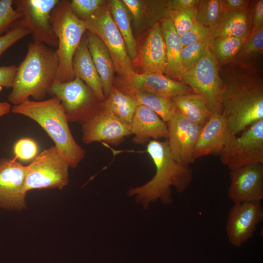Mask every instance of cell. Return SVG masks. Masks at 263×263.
<instances>
[{
  "label": "cell",
  "mask_w": 263,
  "mask_h": 263,
  "mask_svg": "<svg viewBox=\"0 0 263 263\" xmlns=\"http://www.w3.org/2000/svg\"><path fill=\"white\" fill-rule=\"evenodd\" d=\"M220 72L223 82L221 114L236 136L263 119V79L253 63L233 59Z\"/></svg>",
  "instance_id": "1"
},
{
  "label": "cell",
  "mask_w": 263,
  "mask_h": 263,
  "mask_svg": "<svg viewBox=\"0 0 263 263\" xmlns=\"http://www.w3.org/2000/svg\"><path fill=\"white\" fill-rule=\"evenodd\" d=\"M146 151L155 165V175L143 186L131 188L128 194L136 195V201L146 208L158 199L164 204H169L172 201L171 187L180 193L184 192L192 181V170L173 159L167 140L150 141Z\"/></svg>",
  "instance_id": "2"
},
{
  "label": "cell",
  "mask_w": 263,
  "mask_h": 263,
  "mask_svg": "<svg viewBox=\"0 0 263 263\" xmlns=\"http://www.w3.org/2000/svg\"><path fill=\"white\" fill-rule=\"evenodd\" d=\"M58 65L56 50L42 43L30 42L25 58L17 67L9 101L17 105L30 97L44 100L56 80Z\"/></svg>",
  "instance_id": "3"
},
{
  "label": "cell",
  "mask_w": 263,
  "mask_h": 263,
  "mask_svg": "<svg viewBox=\"0 0 263 263\" xmlns=\"http://www.w3.org/2000/svg\"><path fill=\"white\" fill-rule=\"evenodd\" d=\"M11 111L38 123L53 141L70 167H77L84 159L85 151L74 138L62 103L57 97L41 101L28 99L14 105Z\"/></svg>",
  "instance_id": "4"
},
{
  "label": "cell",
  "mask_w": 263,
  "mask_h": 263,
  "mask_svg": "<svg viewBox=\"0 0 263 263\" xmlns=\"http://www.w3.org/2000/svg\"><path fill=\"white\" fill-rule=\"evenodd\" d=\"M51 23L58 39L56 50L59 59L56 80L64 82L75 77L73 59L87 30L84 21L72 11L70 1L59 0L51 14Z\"/></svg>",
  "instance_id": "5"
},
{
  "label": "cell",
  "mask_w": 263,
  "mask_h": 263,
  "mask_svg": "<svg viewBox=\"0 0 263 263\" xmlns=\"http://www.w3.org/2000/svg\"><path fill=\"white\" fill-rule=\"evenodd\" d=\"M219 66L209 44L197 63L184 72L181 79L194 94L203 97L211 114H221L223 82Z\"/></svg>",
  "instance_id": "6"
},
{
  "label": "cell",
  "mask_w": 263,
  "mask_h": 263,
  "mask_svg": "<svg viewBox=\"0 0 263 263\" xmlns=\"http://www.w3.org/2000/svg\"><path fill=\"white\" fill-rule=\"evenodd\" d=\"M27 166L25 190L61 189L69 183V165L56 146L43 150Z\"/></svg>",
  "instance_id": "7"
},
{
  "label": "cell",
  "mask_w": 263,
  "mask_h": 263,
  "mask_svg": "<svg viewBox=\"0 0 263 263\" xmlns=\"http://www.w3.org/2000/svg\"><path fill=\"white\" fill-rule=\"evenodd\" d=\"M50 94L60 100L68 121L80 124L94 115L102 103L91 89L76 76L64 82L56 80Z\"/></svg>",
  "instance_id": "8"
},
{
  "label": "cell",
  "mask_w": 263,
  "mask_h": 263,
  "mask_svg": "<svg viewBox=\"0 0 263 263\" xmlns=\"http://www.w3.org/2000/svg\"><path fill=\"white\" fill-rule=\"evenodd\" d=\"M83 21L89 32L97 36L108 49L117 72L124 77L133 72L124 40L110 11L100 8Z\"/></svg>",
  "instance_id": "9"
},
{
  "label": "cell",
  "mask_w": 263,
  "mask_h": 263,
  "mask_svg": "<svg viewBox=\"0 0 263 263\" xmlns=\"http://www.w3.org/2000/svg\"><path fill=\"white\" fill-rule=\"evenodd\" d=\"M220 156L221 163L229 170L263 164V119L234 136Z\"/></svg>",
  "instance_id": "10"
},
{
  "label": "cell",
  "mask_w": 263,
  "mask_h": 263,
  "mask_svg": "<svg viewBox=\"0 0 263 263\" xmlns=\"http://www.w3.org/2000/svg\"><path fill=\"white\" fill-rule=\"evenodd\" d=\"M59 0H16L13 5L23 14L18 20L28 28L33 41L57 48L58 39L51 23V14Z\"/></svg>",
  "instance_id": "11"
},
{
  "label": "cell",
  "mask_w": 263,
  "mask_h": 263,
  "mask_svg": "<svg viewBox=\"0 0 263 263\" xmlns=\"http://www.w3.org/2000/svg\"><path fill=\"white\" fill-rule=\"evenodd\" d=\"M130 94L137 93H150L173 98L194 93L183 83L172 79L163 74L151 73L137 74L132 72L116 87Z\"/></svg>",
  "instance_id": "12"
},
{
  "label": "cell",
  "mask_w": 263,
  "mask_h": 263,
  "mask_svg": "<svg viewBox=\"0 0 263 263\" xmlns=\"http://www.w3.org/2000/svg\"><path fill=\"white\" fill-rule=\"evenodd\" d=\"M27 166L16 158L0 160V207L19 210L26 207Z\"/></svg>",
  "instance_id": "13"
},
{
  "label": "cell",
  "mask_w": 263,
  "mask_h": 263,
  "mask_svg": "<svg viewBox=\"0 0 263 263\" xmlns=\"http://www.w3.org/2000/svg\"><path fill=\"white\" fill-rule=\"evenodd\" d=\"M167 141L173 159L185 166L193 163L195 146L203 126L195 124L177 112L167 123Z\"/></svg>",
  "instance_id": "14"
},
{
  "label": "cell",
  "mask_w": 263,
  "mask_h": 263,
  "mask_svg": "<svg viewBox=\"0 0 263 263\" xmlns=\"http://www.w3.org/2000/svg\"><path fill=\"white\" fill-rule=\"evenodd\" d=\"M81 125L82 141L87 144L103 142L117 146L131 135L130 125L124 123L102 107Z\"/></svg>",
  "instance_id": "15"
},
{
  "label": "cell",
  "mask_w": 263,
  "mask_h": 263,
  "mask_svg": "<svg viewBox=\"0 0 263 263\" xmlns=\"http://www.w3.org/2000/svg\"><path fill=\"white\" fill-rule=\"evenodd\" d=\"M263 220L261 202L234 204L229 210L225 230L229 243L236 247L252 237L257 225Z\"/></svg>",
  "instance_id": "16"
},
{
  "label": "cell",
  "mask_w": 263,
  "mask_h": 263,
  "mask_svg": "<svg viewBox=\"0 0 263 263\" xmlns=\"http://www.w3.org/2000/svg\"><path fill=\"white\" fill-rule=\"evenodd\" d=\"M229 199L234 204L263 199V164H253L229 170Z\"/></svg>",
  "instance_id": "17"
},
{
  "label": "cell",
  "mask_w": 263,
  "mask_h": 263,
  "mask_svg": "<svg viewBox=\"0 0 263 263\" xmlns=\"http://www.w3.org/2000/svg\"><path fill=\"white\" fill-rule=\"evenodd\" d=\"M221 114H212L203 126L194 150V158L211 155H221L233 137Z\"/></svg>",
  "instance_id": "18"
},
{
  "label": "cell",
  "mask_w": 263,
  "mask_h": 263,
  "mask_svg": "<svg viewBox=\"0 0 263 263\" xmlns=\"http://www.w3.org/2000/svg\"><path fill=\"white\" fill-rule=\"evenodd\" d=\"M132 142L147 144L152 140H159L168 136L167 123L149 108L139 105L130 125Z\"/></svg>",
  "instance_id": "19"
},
{
  "label": "cell",
  "mask_w": 263,
  "mask_h": 263,
  "mask_svg": "<svg viewBox=\"0 0 263 263\" xmlns=\"http://www.w3.org/2000/svg\"><path fill=\"white\" fill-rule=\"evenodd\" d=\"M141 64L145 73L165 74L167 57L159 22L154 23L141 50Z\"/></svg>",
  "instance_id": "20"
},
{
  "label": "cell",
  "mask_w": 263,
  "mask_h": 263,
  "mask_svg": "<svg viewBox=\"0 0 263 263\" xmlns=\"http://www.w3.org/2000/svg\"><path fill=\"white\" fill-rule=\"evenodd\" d=\"M73 66L75 76L82 80L103 102L105 97L102 82L89 50L87 38H82L75 52Z\"/></svg>",
  "instance_id": "21"
},
{
  "label": "cell",
  "mask_w": 263,
  "mask_h": 263,
  "mask_svg": "<svg viewBox=\"0 0 263 263\" xmlns=\"http://www.w3.org/2000/svg\"><path fill=\"white\" fill-rule=\"evenodd\" d=\"M87 39L89 50L102 82L106 99L113 87V61L108 49L97 36L89 32Z\"/></svg>",
  "instance_id": "22"
},
{
  "label": "cell",
  "mask_w": 263,
  "mask_h": 263,
  "mask_svg": "<svg viewBox=\"0 0 263 263\" xmlns=\"http://www.w3.org/2000/svg\"><path fill=\"white\" fill-rule=\"evenodd\" d=\"M159 24L163 35L167 53V67L166 75L181 82L184 71L181 62L182 46L180 37L169 17L163 19Z\"/></svg>",
  "instance_id": "23"
},
{
  "label": "cell",
  "mask_w": 263,
  "mask_h": 263,
  "mask_svg": "<svg viewBox=\"0 0 263 263\" xmlns=\"http://www.w3.org/2000/svg\"><path fill=\"white\" fill-rule=\"evenodd\" d=\"M250 21L248 6L226 12L222 18L210 28L211 38L230 36L248 38Z\"/></svg>",
  "instance_id": "24"
},
{
  "label": "cell",
  "mask_w": 263,
  "mask_h": 263,
  "mask_svg": "<svg viewBox=\"0 0 263 263\" xmlns=\"http://www.w3.org/2000/svg\"><path fill=\"white\" fill-rule=\"evenodd\" d=\"M138 105L133 95L124 93L113 86L108 96L102 102L101 107L130 126Z\"/></svg>",
  "instance_id": "25"
},
{
  "label": "cell",
  "mask_w": 263,
  "mask_h": 263,
  "mask_svg": "<svg viewBox=\"0 0 263 263\" xmlns=\"http://www.w3.org/2000/svg\"><path fill=\"white\" fill-rule=\"evenodd\" d=\"M172 99L177 112L195 124L203 126L211 115L205 100L196 94H188Z\"/></svg>",
  "instance_id": "26"
},
{
  "label": "cell",
  "mask_w": 263,
  "mask_h": 263,
  "mask_svg": "<svg viewBox=\"0 0 263 263\" xmlns=\"http://www.w3.org/2000/svg\"><path fill=\"white\" fill-rule=\"evenodd\" d=\"M110 13L113 19L124 40L128 54L131 59L138 55L137 43L132 33L128 9L122 0L110 2Z\"/></svg>",
  "instance_id": "27"
},
{
  "label": "cell",
  "mask_w": 263,
  "mask_h": 263,
  "mask_svg": "<svg viewBox=\"0 0 263 263\" xmlns=\"http://www.w3.org/2000/svg\"><path fill=\"white\" fill-rule=\"evenodd\" d=\"M247 38L225 36L212 38L209 46L218 65L232 61Z\"/></svg>",
  "instance_id": "28"
},
{
  "label": "cell",
  "mask_w": 263,
  "mask_h": 263,
  "mask_svg": "<svg viewBox=\"0 0 263 263\" xmlns=\"http://www.w3.org/2000/svg\"><path fill=\"white\" fill-rule=\"evenodd\" d=\"M133 95L139 105L150 109L166 123L177 112L172 98L145 92L137 93Z\"/></svg>",
  "instance_id": "29"
},
{
  "label": "cell",
  "mask_w": 263,
  "mask_h": 263,
  "mask_svg": "<svg viewBox=\"0 0 263 263\" xmlns=\"http://www.w3.org/2000/svg\"><path fill=\"white\" fill-rule=\"evenodd\" d=\"M197 20L210 28L226 12L223 0H201L197 6Z\"/></svg>",
  "instance_id": "30"
},
{
  "label": "cell",
  "mask_w": 263,
  "mask_h": 263,
  "mask_svg": "<svg viewBox=\"0 0 263 263\" xmlns=\"http://www.w3.org/2000/svg\"><path fill=\"white\" fill-rule=\"evenodd\" d=\"M197 7L169 11V17L171 19L175 29L180 37L195 25L197 21Z\"/></svg>",
  "instance_id": "31"
},
{
  "label": "cell",
  "mask_w": 263,
  "mask_h": 263,
  "mask_svg": "<svg viewBox=\"0 0 263 263\" xmlns=\"http://www.w3.org/2000/svg\"><path fill=\"white\" fill-rule=\"evenodd\" d=\"M263 27L248 38L234 59L251 63L250 59L263 54Z\"/></svg>",
  "instance_id": "32"
},
{
  "label": "cell",
  "mask_w": 263,
  "mask_h": 263,
  "mask_svg": "<svg viewBox=\"0 0 263 263\" xmlns=\"http://www.w3.org/2000/svg\"><path fill=\"white\" fill-rule=\"evenodd\" d=\"M211 39L190 44L182 47L181 62L184 71L192 67L202 57Z\"/></svg>",
  "instance_id": "33"
},
{
  "label": "cell",
  "mask_w": 263,
  "mask_h": 263,
  "mask_svg": "<svg viewBox=\"0 0 263 263\" xmlns=\"http://www.w3.org/2000/svg\"><path fill=\"white\" fill-rule=\"evenodd\" d=\"M23 14L13 7V0H0V37L6 33Z\"/></svg>",
  "instance_id": "34"
},
{
  "label": "cell",
  "mask_w": 263,
  "mask_h": 263,
  "mask_svg": "<svg viewBox=\"0 0 263 263\" xmlns=\"http://www.w3.org/2000/svg\"><path fill=\"white\" fill-rule=\"evenodd\" d=\"M105 1L103 0H72L70 1V6L73 13L83 21L101 8Z\"/></svg>",
  "instance_id": "35"
},
{
  "label": "cell",
  "mask_w": 263,
  "mask_h": 263,
  "mask_svg": "<svg viewBox=\"0 0 263 263\" xmlns=\"http://www.w3.org/2000/svg\"><path fill=\"white\" fill-rule=\"evenodd\" d=\"M29 34L31 32L28 28L15 22L6 33L0 37V57L9 47Z\"/></svg>",
  "instance_id": "36"
},
{
  "label": "cell",
  "mask_w": 263,
  "mask_h": 263,
  "mask_svg": "<svg viewBox=\"0 0 263 263\" xmlns=\"http://www.w3.org/2000/svg\"><path fill=\"white\" fill-rule=\"evenodd\" d=\"M13 151L16 159L21 161H28L33 160L37 156L38 146L30 138H22L15 144Z\"/></svg>",
  "instance_id": "37"
},
{
  "label": "cell",
  "mask_w": 263,
  "mask_h": 263,
  "mask_svg": "<svg viewBox=\"0 0 263 263\" xmlns=\"http://www.w3.org/2000/svg\"><path fill=\"white\" fill-rule=\"evenodd\" d=\"M180 37L183 47L190 44L211 39L210 29L197 21L192 28Z\"/></svg>",
  "instance_id": "38"
},
{
  "label": "cell",
  "mask_w": 263,
  "mask_h": 263,
  "mask_svg": "<svg viewBox=\"0 0 263 263\" xmlns=\"http://www.w3.org/2000/svg\"><path fill=\"white\" fill-rule=\"evenodd\" d=\"M17 70L15 65L0 67V91L3 88H12Z\"/></svg>",
  "instance_id": "39"
},
{
  "label": "cell",
  "mask_w": 263,
  "mask_h": 263,
  "mask_svg": "<svg viewBox=\"0 0 263 263\" xmlns=\"http://www.w3.org/2000/svg\"><path fill=\"white\" fill-rule=\"evenodd\" d=\"M253 25L251 34L263 27V0L256 1L253 9Z\"/></svg>",
  "instance_id": "40"
},
{
  "label": "cell",
  "mask_w": 263,
  "mask_h": 263,
  "mask_svg": "<svg viewBox=\"0 0 263 263\" xmlns=\"http://www.w3.org/2000/svg\"><path fill=\"white\" fill-rule=\"evenodd\" d=\"M200 0H171L168 1L169 10H179L197 7Z\"/></svg>",
  "instance_id": "41"
},
{
  "label": "cell",
  "mask_w": 263,
  "mask_h": 263,
  "mask_svg": "<svg viewBox=\"0 0 263 263\" xmlns=\"http://www.w3.org/2000/svg\"><path fill=\"white\" fill-rule=\"evenodd\" d=\"M122 1L127 9L132 14L136 22H139L142 13L141 1L139 0H123Z\"/></svg>",
  "instance_id": "42"
},
{
  "label": "cell",
  "mask_w": 263,
  "mask_h": 263,
  "mask_svg": "<svg viewBox=\"0 0 263 263\" xmlns=\"http://www.w3.org/2000/svg\"><path fill=\"white\" fill-rule=\"evenodd\" d=\"M248 2V1L245 0H223L226 12L247 6Z\"/></svg>",
  "instance_id": "43"
},
{
  "label": "cell",
  "mask_w": 263,
  "mask_h": 263,
  "mask_svg": "<svg viewBox=\"0 0 263 263\" xmlns=\"http://www.w3.org/2000/svg\"><path fill=\"white\" fill-rule=\"evenodd\" d=\"M11 110V105L8 103L0 102V116L8 113Z\"/></svg>",
  "instance_id": "44"
}]
</instances>
